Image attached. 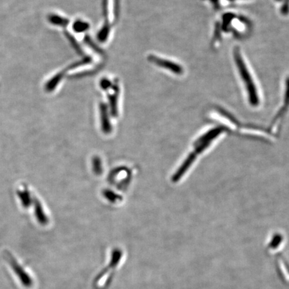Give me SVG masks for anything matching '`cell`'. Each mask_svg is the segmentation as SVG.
Here are the masks:
<instances>
[{"mask_svg": "<svg viewBox=\"0 0 289 289\" xmlns=\"http://www.w3.org/2000/svg\"><path fill=\"white\" fill-rule=\"evenodd\" d=\"M233 55H234V61L237 66L240 77L243 79L244 84L247 90L249 103L251 106L256 107L260 104L259 95L256 89L255 83L238 47H235Z\"/></svg>", "mask_w": 289, "mask_h": 289, "instance_id": "obj_1", "label": "cell"}, {"mask_svg": "<svg viewBox=\"0 0 289 289\" xmlns=\"http://www.w3.org/2000/svg\"><path fill=\"white\" fill-rule=\"evenodd\" d=\"M150 62L153 63L159 67L165 68L176 75H182L184 72V68L178 63L169 61V60L163 59L155 55H150L148 57Z\"/></svg>", "mask_w": 289, "mask_h": 289, "instance_id": "obj_2", "label": "cell"}, {"mask_svg": "<svg viewBox=\"0 0 289 289\" xmlns=\"http://www.w3.org/2000/svg\"><path fill=\"white\" fill-rule=\"evenodd\" d=\"M289 109V77L287 78L286 81V88H285V93L284 97V101H283V104L281 108H280L279 111L276 113L275 117L272 121V124H271V129H276V128L281 124L282 121L284 119L285 115L288 112Z\"/></svg>", "mask_w": 289, "mask_h": 289, "instance_id": "obj_3", "label": "cell"}, {"mask_svg": "<svg viewBox=\"0 0 289 289\" xmlns=\"http://www.w3.org/2000/svg\"><path fill=\"white\" fill-rule=\"evenodd\" d=\"M9 262H10V264L12 265V268L16 275L18 276L19 279L21 280V283H22L23 286L26 287H30L32 285V283H33V281L30 276L28 275V274L26 273V271L23 270L22 267L18 265L17 262L14 260L13 256L9 254Z\"/></svg>", "mask_w": 289, "mask_h": 289, "instance_id": "obj_4", "label": "cell"}, {"mask_svg": "<svg viewBox=\"0 0 289 289\" xmlns=\"http://www.w3.org/2000/svg\"><path fill=\"white\" fill-rule=\"evenodd\" d=\"M33 204L34 214H35L38 222L40 225L42 226L48 225V222H49V218H48L46 213H45L41 201L35 196L33 197Z\"/></svg>", "mask_w": 289, "mask_h": 289, "instance_id": "obj_5", "label": "cell"}, {"mask_svg": "<svg viewBox=\"0 0 289 289\" xmlns=\"http://www.w3.org/2000/svg\"><path fill=\"white\" fill-rule=\"evenodd\" d=\"M17 194L18 198L21 200V205L25 208H28L33 203V198L29 190L28 186L23 184V189L18 190Z\"/></svg>", "mask_w": 289, "mask_h": 289, "instance_id": "obj_6", "label": "cell"}, {"mask_svg": "<svg viewBox=\"0 0 289 289\" xmlns=\"http://www.w3.org/2000/svg\"><path fill=\"white\" fill-rule=\"evenodd\" d=\"M100 114L103 131L104 133H109L111 131V124H110L109 119H108L107 107H106L105 104L103 103L101 104Z\"/></svg>", "mask_w": 289, "mask_h": 289, "instance_id": "obj_7", "label": "cell"}, {"mask_svg": "<svg viewBox=\"0 0 289 289\" xmlns=\"http://www.w3.org/2000/svg\"><path fill=\"white\" fill-rule=\"evenodd\" d=\"M110 26L107 23H104L103 28L101 29L100 31L97 34V37L101 41H105L107 40L108 35L110 34Z\"/></svg>", "mask_w": 289, "mask_h": 289, "instance_id": "obj_8", "label": "cell"}, {"mask_svg": "<svg viewBox=\"0 0 289 289\" xmlns=\"http://www.w3.org/2000/svg\"><path fill=\"white\" fill-rule=\"evenodd\" d=\"M89 28V24L86 21H76L73 24V29L77 33L85 32Z\"/></svg>", "mask_w": 289, "mask_h": 289, "instance_id": "obj_9", "label": "cell"}, {"mask_svg": "<svg viewBox=\"0 0 289 289\" xmlns=\"http://www.w3.org/2000/svg\"><path fill=\"white\" fill-rule=\"evenodd\" d=\"M100 86L103 89L108 90L111 87L112 83L109 80H108V79H104L101 80Z\"/></svg>", "mask_w": 289, "mask_h": 289, "instance_id": "obj_10", "label": "cell"}, {"mask_svg": "<svg viewBox=\"0 0 289 289\" xmlns=\"http://www.w3.org/2000/svg\"><path fill=\"white\" fill-rule=\"evenodd\" d=\"M281 12L283 15H287L289 13V0H285L283 7L281 8Z\"/></svg>", "mask_w": 289, "mask_h": 289, "instance_id": "obj_11", "label": "cell"}, {"mask_svg": "<svg viewBox=\"0 0 289 289\" xmlns=\"http://www.w3.org/2000/svg\"><path fill=\"white\" fill-rule=\"evenodd\" d=\"M275 1H282V0H275Z\"/></svg>", "mask_w": 289, "mask_h": 289, "instance_id": "obj_12", "label": "cell"}, {"mask_svg": "<svg viewBox=\"0 0 289 289\" xmlns=\"http://www.w3.org/2000/svg\"><path fill=\"white\" fill-rule=\"evenodd\" d=\"M228 1H234V0H228Z\"/></svg>", "mask_w": 289, "mask_h": 289, "instance_id": "obj_13", "label": "cell"}]
</instances>
